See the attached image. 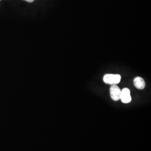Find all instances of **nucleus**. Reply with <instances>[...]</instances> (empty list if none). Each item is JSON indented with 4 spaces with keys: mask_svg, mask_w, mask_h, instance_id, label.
Instances as JSON below:
<instances>
[{
    "mask_svg": "<svg viewBox=\"0 0 151 151\" xmlns=\"http://www.w3.org/2000/svg\"><path fill=\"white\" fill-rule=\"evenodd\" d=\"M120 100H121L122 101L124 104L129 103L132 101L130 91L129 88H124L121 91Z\"/></svg>",
    "mask_w": 151,
    "mask_h": 151,
    "instance_id": "7ed1b4c3",
    "label": "nucleus"
},
{
    "mask_svg": "<svg viewBox=\"0 0 151 151\" xmlns=\"http://www.w3.org/2000/svg\"><path fill=\"white\" fill-rule=\"evenodd\" d=\"M134 86L139 90H143L146 87V83L145 81L140 77H137L134 79Z\"/></svg>",
    "mask_w": 151,
    "mask_h": 151,
    "instance_id": "20e7f679",
    "label": "nucleus"
},
{
    "mask_svg": "<svg viewBox=\"0 0 151 151\" xmlns=\"http://www.w3.org/2000/svg\"><path fill=\"white\" fill-rule=\"evenodd\" d=\"M0 1H1V0H0Z\"/></svg>",
    "mask_w": 151,
    "mask_h": 151,
    "instance_id": "423d86ee",
    "label": "nucleus"
},
{
    "mask_svg": "<svg viewBox=\"0 0 151 151\" xmlns=\"http://www.w3.org/2000/svg\"><path fill=\"white\" fill-rule=\"evenodd\" d=\"M24 1H27V2H30V3H32V2H34V0H24Z\"/></svg>",
    "mask_w": 151,
    "mask_h": 151,
    "instance_id": "39448f33",
    "label": "nucleus"
},
{
    "mask_svg": "<svg viewBox=\"0 0 151 151\" xmlns=\"http://www.w3.org/2000/svg\"><path fill=\"white\" fill-rule=\"evenodd\" d=\"M121 90L116 85H113L110 88V96L114 101H118L120 100Z\"/></svg>",
    "mask_w": 151,
    "mask_h": 151,
    "instance_id": "f03ea898",
    "label": "nucleus"
},
{
    "mask_svg": "<svg viewBox=\"0 0 151 151\" xmlns=\"http://www.w3.org/2000/svg\"><path fill=\"white\" fill-rule=\"evenodd\" d=\"M103 81L109 85H116L121 81V76L114 74H106L103 77Z\"/></svg>",
    "mask_w": 151,
    "mask_h": 151,
    "instance_id": "f257e3e1",
    "label": "nucleus"
}]
</instances>
